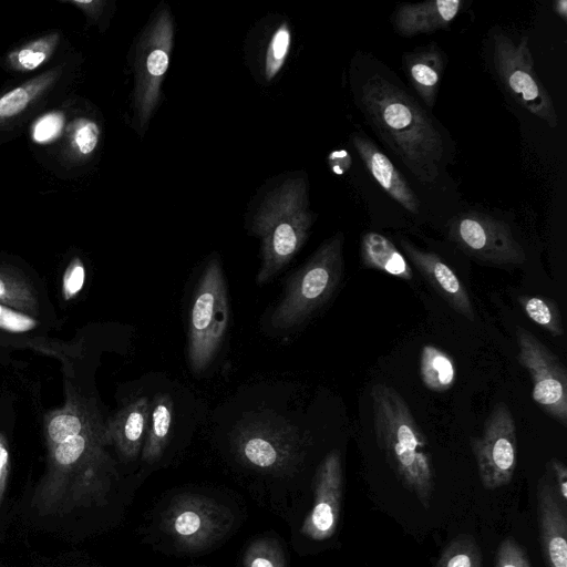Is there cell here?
<instances>
[{
  "label": "cell",
  "mask_w": 567,
  "mask_h": 567,
  "mask_svg": "<svg viewBox=\"0 0 567 567\" xmlns=\"http://www.w3.org/2000/svg\"><path fill=\"white\" fill-rule=\"evenodd\" d=\"M65 403L44 416L47 467L31 506L42 516H60L106 502L115 464L106 422L95 402L70 385Z\"/></svg>",
  "instance_id": "6da1fadb"
},
{
  "label": "cell",
  "mask_w": 567,
  "mask_h": 567,
  "mask_svg": "<svg viewBox=\"0 0 567 567\" xmlns=\"http://www.w3.org/2000/svg\"><path fill=\"white\" fill-rule=\"evenodd\" d=\"M360 101L369 121L409 169L423 183L434 182L443 138L424 109L380 74L362 84Z\"/></svg>",
  "instance_id": "7a4b0ae2"
},
{
  "label": "cell",
  "mask_w": 567,
  "mask_h": 567,
  "mask_svg": "<svg viewBox=\"0 0 567 567\" xmlns=\"http://www.w3.org/2000/svg\"><path fill=\"white\" fill-rule=\"evenodd\" d=\"M370 399L379 449L401 484L427 507L435 488V471L426 436L392 386L375 383Z\"/></svg>",
  "instance_id": "3957f363"
},
{
  "label": "cell",
  "mask_w": 567,
  "mask_h": 567,
  "mask_svg": "<svg viewBox=\"0 0 567 567\" xmlns=\"http://www.w3.org/2000/svg\"><path fill=\"white\" fill-rule=\"evenodd\" d=\"M308 204L303 177L285 181L262 202L254 218V231L261 240L258 284L269 281L306 243L313 221Z\"/></svg>",
  "instance_id": "277c9868"
},
{
  "label": "cell",
  "mask_w": 567,
  "mask_h": 567,
  "mask_svg": "<svg viewBox=\"0 0 567 567\" xmlns=\"http://www.w3.org/2000/svg\"><path fill=\"white\" fill-rule=\"evenodd\" d=\"M343 235L336 234L287 280L270 323L279 330L296 328L317 312L337 290L343 275Z\"/></svg>",
  "instance_id": "5b68a950"
},
{
  "label": "cell",
  "mask_w": 567,
  "mask_h": 567,
  "mask_svg": "<svg viewBox=\"0 0 567 567\" xmlns=\"http://www.w3.org/2000/svg\"><path fill=\"white\" fill-rule=\"evenodd\" d=\"M229 303L218 259L210 260L195 291L188 329V361L196 373L213 362L226 336Z\"/></svg>",
  "instance_id": "8992f818"
},
{
  "label": "cell",
  "mask_w": 567,
  "mask_h": 567,
  "mask_svg": "<svg viewBox=\"0 0 567 567\" xmlns=\"http://www.w3.org/2000/svg\"><path fill=\"white\" fill-rule=\"evenodd\" d=\"M231 445L245 465L281 474L300 463L305 440L285 420L261 416L240 422L231 434Z\"/></svg>",
  "instance_id": "52a82bcc"
},
{
  "label": "cell",
  "mask_w": 567,
  "mask_h": 567,
  "mask_svg": "<svg viewBox=\"0 0 567 567\" xmlns=\"http://www.w3.org/2000/svg\"><path fill=\"white\" fill-rule=\"evenodd\" d=\"M174 42V22L168 9H159L143 29L134 59V117L147 126L161 99Z\"/></svg>",
  "instance_id": "ba28073f"
},
{
  "label": "cell",
  "mask_w": 567,
  "mask_h": 567,
  "mask_svg": "<svg viewBox=\"0 0 567 567\" xmlns=\"http://www.w3.org/2000/svg\"><path fill=\"white\" fill-rule=\"evenodd\" d=\"M79 60L69 56L0 93V143L31 123L74 82Z\"/></svg>",
  "instance_id": "9c48e42d"
},
{
  "label": "cell",
  "mask_w": 567,
  "mask_h": 567,
  "mask_svg": "<svg viewBox=\"0 0 567 567\" xmlns=\"http://www.w3.org/2000/svg\"><path fill=\"white\" fill-rule=\"evenodd\" d=\"M234 524L231 511L200 494L174 497L162 514V527L175 544L186 550L206 549L220 540Z\"/></svg>",
  "instance_id": "30bf717a"
},
{
  "label": "cell",
  "mask_w": 567,
  "mask_h": 567,
  "mask_svg": "<svg viewBox=\"0 0 567 567\" xmlns=\"http://www.w3.org/2000/svg\"><path fill=\"white\" fill-rule=\"evenodd\" d=\"M493 60L496 72L516 102L550 127L558 124L550 94L538 79L528 38L517 42L508 35H494Z\"/></svg>",
  "instance_id": "8fae6325"
},
{
  "label": "cell",
  "mask_w": 567,
  "mask_h": 567,
  "mask_svg": "<svg viewBox=\"0 0 567 567\" xmlns=\"http://www.w3.org/2000/svg\"><path fill=\"white\" fill-rule=\"evenodd\" d=\"M518 362L529 373L535 403L567 426V371L559 358L523 327L516 328Z\"/></svg>",
  "instance_id": "7c38bea8"
},
{
  "label": "cell",
  "mask_w": 567,
  "mask_h": 567,
  "mask_svg": "<svg viewBox=\"0 0 567 567\" xmlns=\"http://www.w3.org/2000/svg\"><path fill=\"white\" fill-rule=\"evenodd\" d=\"M478 475L486 489L507 485L517 463L515 419L509 408L497 403L487 416L483 432L471 440Z\"/></svg>",
  "instance_id": "4fadbf2b"
},
{
  "label": "cell",
  "mask_w": 567,
  "mask_h": 567,
  "mask_svg": "<svg viewBox=\"0 0 567 567\" xmlns=\"http://www.w3.org/2000/svg\"><path fill=\"white\" fill-rule=\"evenodd\" d=\"M451 239L468 256L492 265H522L526 252L503 220L467 213L449 226Z\"/></svg>",
  "instance_id": "5bb4252c"
},
{
  "label": "cell",
  "mask_w": 567,
  "mask_h": 567,
  "mask_svg": "<svg viewBox=\"0 0 567 567\" xmlns=\"http://www.w3.org/2000/svg\"><path fill=\"white\" fill-rule=\"evenodd\" d=\"M342 464L338 450L321 461L315 476L313 504L300 533L316 542L329 539L337 529L342 498Z\"/></svg>",
  "instance_id": "9a60e30c"
},
{
  "label": "cell",
  "mask_w": 567,
  "mask_h": 567,
  "mask_svg": "<svg viewBox=\"0 0 567 567\" xmlns=\"http://www.w3.org/2000/svg\"><path fill=\"white\" fill-rule=\"evenodd\" d=\"M539 538L547 567H567V514L554 478L546 467L537 484Z\"/></svg>",
  "instance_id": "2e32d148"
},
{
  "label": "cell",
  "mask_w": 567,
  "mask_h": 567,
  "mask_svg": "<svg viewBox=\"0 0 567 567\" xmlns=\"http://www.w3.org/2000/svg\"><path fill=\"white\" fill-rule=\"evenodd\" d=\"M400 244L419 272L447 305L458 315L474 321L471 297L455 271L435 252L422 250L406 239H401Z\"/></svg>",
  "instance_id": "e0dca14e"
},
{
  "label": "cell",
  "mask_w": 567,
  "mask_h": 567,
  "mask_svg": "<svg viewBox=\"0 0 567 567\" xmlns=\"http://www.w3.org/2000/svg\"><path fill=\"white\" fill-rule=\"evenodd\" d=\"M353 146L381 188L404 209L417 214L421 202L391 159L368 137L354 134Z\"/></svg>",
  "instance_id": "ac0fdd59"
},
{
  "label": "cell",
  "mask_w": 567,
  "mask_h": 567,
  "mask_svg": "<svg viewBox=\"0 0 567 567\" xmlns=\"http://www.w3.org/2000/svg\"><path fill=\"white\" fill-rule=\"evenodd\" d=\"M463 2L460 0H431L399 4L392 23L402 37H414L446 29L458 14Z\"/></svg>",
  "instance_id": "d6986e66"
},
{
  "label": "cell",
  "mask_w": 567,
  "mask_h": 567,
  "mask_svg": "<svg viewBox=\"0 0 567 567\" xmlns=\"http://www.w3.org/2000/svg\"><path fill=\"white\" fill-rule=\"evenodd\" d=\"M150 414L151 402L141 396L124 405L106 422L110 443L125 460H133L142 452Z\"/></svg>",
  "instance_id": "ffe728a7"
},
{
  "label": "cell",
  "mask_w": 567,
  "mask_h": 567,
  "mask_svg": "<svg viewBox=\"0 0 567 567\" xmlns=\"http://www.w3.org/2000/svg\"><path fill=\"white\" fill-rule=\"evenodd\" d=\"M60 140L59 162L62 167H80L95 154L101 140V127L92 116L73 115L68 118Z\"/></svg>",
  "instance_id": "44dd1931"
},
{
  "label": "cell",
  "mask_w": 567,
  "mask_h": 567,
  "mask_svg": "<svg viewBox=\"0 0 567 567\" xmlns=\"http://www.w3.org/2000/svg\"><path fill=\"white\" fill-rule=\"evenodd\" d=\"M403 65L414 90L433 107L444 70L441 51L432 43L421 51L404 54Z\"/></svg>",
  "instance_id": "7402d4cb"
},
{
  "label": "cell",
  "mask_w": 567,
  "mask_h": 567,
  "mask_svg": "<svg viewBox=\"0 0 567 567\" xmlns=\"http://www.w3.org/2000/svg\"><path fill=\"white\" fill-rule=\"evenodd\" d=\"M62 39L60 30H51L31 38L8 51L1 60V66L16 74L40 70L52 60L62 45Z\"/></svg>",
  "instance_id": "603a6c76"
},
{
  "label": "cell",
  "mask_w": 567,
  "mask_h": 567,
  "mask_svg": "<svg viewBox=\"0 0 567 567\" xmlns=\"http://www.w3.org/2000/svg\"><path fill=\"white\" fill-rule=\"evenodd\" d=\"M360 257L362 266L402 280H412L413 269L405 256L385 236L368 231L361 236Z\"/></svg>",
  "instance_id": "cb8c5ba5"
},
{
  "label": "cell",
  "mask_w": 567,
  "mask_h": 567,
  "mask_svg": "<svg viewBox=\"0 0 567 567\" xmlns=\"http://www.w3.org/2000/svg\"><path fill=\"white\" fill-rule=\"evenodd\" d=\"M174 403L168 394L156 395L151 403L150 422L142 449V458L152 464L164 453L172 435Z\"/></svg>",
  "instance_id": "d4e9b609"
},
{
  "label": "cell",
  "mask_w": 567,
  "mask_h": 567,
  "mask_svg": "<svg viewBox=\"0 0 567 567\" xmlns=\"http://www.w3.org/2000/svg\"><path fill=\"white\" fill-rule=\"evenodd\" d=\"M0 305L32 317L39 313L38 293L31 282L22 272L3 264H0Z\"/></svg>",
  "instance_id": "484cf974"
},
{
  "label": "cell",
  "mask_w": 567,
  "mask_h": 567,
  "mask_svg": "<svg viewBox=\"0 0 567 567\" xmlns=\"http://www.w3.org/2000/svg\"><path fill=\"white\" fill-rule=\"evenodd\" d=\"M420 375L424 386L430 391L445 392L455 382L454 360L444 350L425 344L420 354Z\"/></svg>",
  "instance_id": "4316f807"
},
{
  "label": "cell",
  "mask_w": 567,
  "mask_h": 567,
  "mask_svg": "<svg viewBox=\"0 0 567 567\" xmlns=\"http://www.w3.org/2000/svg\"><path fill=\"white\" fill-rule=\"evenodd\" d=\"M518 302L525 315L553 337L564 334L561 315L557 305L544 296H519Z\"/></svg>",
  "instance_id": "83f0119b"
},
{
  "label": "cell",
  "mask_w": 567,
  "mask_h": 567,
  "mask_svg": "<svg viewBox=\"0 0 567 567\" xmlns=\"http://www.w3.org/2000/svg\"><path fill=\"white\" fill-rule=\"evenodd\" d=\"M481 549L475 539L461 534L442 550L433 567H483Z\"/></svg>",
  "instance_id": "f1b7e54d"
},
{
  "label": "cell",
  "mask_w": 567,
  "mask_h": 567,
  "mask_svg": "<svg viewBox=\"0 0 567 567\" xmlns=\"http://www.w3.org/2000/svg\"><path fill=\"white\" fill-rule=\"evenodd\" d=\"M68 118V111L63 107L44 111L30 123L29 133L32 142L44 146L58 142Z\"/></svg>",
  "instance_id": "f546056e"
},
{
  "label": "cell",
  "mask_w": 567,
  "mask_h": 567,
  "mask_svg": "<svg viewBox=\"0 0 567 567\" xmlns=\"http://www.w3.org/2000/svg\"><path fill=\"white\" fill-rule=\"evenodd\" d=\"M243 565L244 567H286V558L277 540L258 538L247 547Z\"/></svg>",
  "instance_id": "4dcf8cb0"
},
{
  "label": "cell",
  "mask_w": 567,
  "mask_h": 567,
  "mask_svg": "<svg viewBox=\"0 0 567 567\" xmlns=\"http://www.w3.org/2000/svg\"><path fill=\"white\" fill-rule=\"evenodd\" d=\"M290 29L287 23L280 24L272 33L265 56V78L272 80L286 62L290 48Z\"/></svg>",
  "instance_id": "1f68e13d"
},
{
  "label": "cell",
  "mask_w": 567,
  "mask_h": 567,
  "mask_svg": "<svg viewBox=\"0 0 567 567\" xmlns=\"http://www.w3.org/2000/svg\"><path fill=\"white\" fill-rule=\"evenodd\" d=\"M494 567H532L523 547L512 537L498 545Z\"/></svg>",
  "instance_id": "d6a6232c"
},
{
  "label": "cell",
  "mask_w": 567,
  "mask_h": 567,
  "mask_svg": "<svg viewBox=\"0 0 567 567\" xmlns=\"http://www.w3.org/2000/svg\"><path fill=\"white\" fill-rule=\"evenodd\" d=\"M39 324L40 322L35 317L0 305V329L12 333H23L38 328Z\"/></svg>",
  "instance_id": "836d02e7"
},
{
  "label": "cell",
  "mask_w": 567,
  "mask_h": 567,
  "mask_svg": "<svg viewBox=\"0 0 567 567\" xmlns=\"http://www.w3.org/2000/svg\"><path fill=\"white\" fill-rule=\"evenodd\" d=\"M85 281V267L79 257L73 258L63 275L62 295L65 300L75 298Z\"/></svg>",
  "instance_id": "e575fe53"
},
{
  "label": "cell",
  "mask_w": 567,
  "mask_h": 567,
  "mask_svg": "<svg viewBox=\"0 0 567 567\" xmlns=\"http://www.w3.org/2000/svg\"><path fill=\"white\" fill-rule=\"evenodd\" d=\"M63 3H69L74 7H76L79 10H81L90 24L99 23L100 20L103 17V13L105 11V7L107 4L106 1L95 0V1H62Z\"/></svg>",
  "instance_id": "d590c367"
},
{
  "label": "cell",
  "mask_w": 567,
  "mask_h": 567,
  "mask_svg": "<svg viewBox=\"0 0 567 567\" xmlns=\"http://www.w3.org/2000/svg\"><path fill=\"white\" fill-rule=\"evenodd\" d=\"M546 467L549 470L554 482L557 486L558 493L564 503L567 504V467L557 458H551Z\"/></svg>",
  "instance_id": "8d00e7d4"
},
{
  "label": "cell",
  "mask_w": 567,
  "mask_h": 567,
  "mask_svg": "<svg viewBox=\"0 0 567 567\" xmlns=\"http://www.w3.org/2000/svg\"><path fill=\"white\" fill-rule=\"evenodd\" d=\"M10 473V451L8 442L0 431V505L3 501Z\"/></svg>",
  "instance_id": "74e56055"
},
{
  "label": "cell",
  "mask_w": 567,
  "mask_h": 567,
  "mask_svg": "<svg viewBox=\"0 0 567 567\" xmlns=\"http://www.w3.org/2000/svg\"><path fill=\"white\" fill-rule=\"evenodd\" d=\"M329 158H332V159H338V162H329L332 169L340 174V163H342V165L348 169L351 161H350V156L348 155L347 152H344L343 150L341 151H337V152H332L329 156Z\"/></svg>",
  "instance_id": "f35d334b"
},
{
  "label": "cell",
  "mask_w": 567,
  "mask_h": 567,
  "mask_svg": "<svg viewBox=\"0 0 567 567\" xmlns=\"http://www.w3.org/2000/svg\"><path fill=\"white\" fill-rule=\"evenodd\" d=\"M554 9L563 19L567 17V1L558 0L554 3Z\"/></svg>",
  "instance_id": "ab89813d"
}]
</instances>
